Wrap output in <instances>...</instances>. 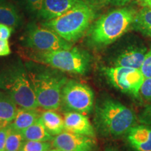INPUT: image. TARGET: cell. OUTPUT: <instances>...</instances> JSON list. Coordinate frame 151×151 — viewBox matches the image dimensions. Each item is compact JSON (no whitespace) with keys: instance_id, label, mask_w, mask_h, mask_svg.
Instances as JSON below:
<instances>
[{"instance_id":"cell-1","label":"cell","mask_w":151,"mask_h":151,"mask_svg":"<svg viewBox=\"0 0 151 151\" xmlns=\"http://www.w3.org/2000/svg\"><path fill=\"white\" fill-rule=\"evenodd\" d=\"M24 65L39 106L44 110L59 109L62 88L68 81L64 72L35 61Z\"/></svg>"},{"instance_id":"cell-2","label":"cell","mask_w":151,"mask_h":151,"mask_svg":"<svg viewBox=\"0 0 151 151\" xmlns=\"http://www.w3.org/2000/svg\"><path fill=\"white\" fill-rule=\"evenodd\" d=\"M136 9L122 7L110 11L97 18L86 32L88 46L101 49L112 44L132 29Z\"/></svg>"},{"instance_id":"cell-3","label":"cell","mask_w":151,"mask_h":151,"mask_svg":"<svg viewBox=\"0 0 151 151\" xmlns=\"http://www.w3.org/2000/svg\"><path fill=\"white\" fill-rule=\"evenodd\" d=\"M137 122L138 116L134 111L118 100L104 97L96 103L94 127L102 137H121Z\"/></svg>"},{"instance_id":"cell-4","label":"cell","mask_w":151,"mask_h":151,"mask_svg":"<svg viewBox=\"0 0 151 151\" xmlns=\"http://www.w3.org/2000/svg\"><path fill=\"white\" fill-rule=\"evenodd\" d=\"M0 89L20 108L39 107L25 65L19 58L6 65L0 71Z\"/></svg>"},{"instance_id":"cell-5","label":"cell","mask_w":151,"mask_h":151,"mask_svg":"<svg viewBox=\"0 0 151 151\" xmlns=\"http://www.w3.org/2000/svg\"><path fill=\"white\" fill-rule=\"evenodd\" d=\"M95 17V11L80 0L63 14L44 21L41 25L52 29L65 40L73 43L86 34Z\"/></svg>"},{"instance_id":"cell-6","label":"cell","mask_w":151,"mask_h":151,"mask_svg":"<svg viewBox=\"0 0 151 151\" xmlns=\"http://www.w3.org/2000/svg\"><path fill=\"white\" fill-rule=\"evenodd\" d=\"M31 58L33 61L50 66L62 72L81 76L89 72L92 64L91 54L77 47L52 52H35Z\"/></svg>"},{"instance_id":"cell-7","label":"cell","mask_w":151,"mask_h":151,"mask_svg":"<svg viewBox=\"0 0 151 151\" xmlns=\"http://www.w3.org/2000/svg\"><path fill=\"white\" fill-rule=\"evenodd\" d=\"M21 41L22 46L39 52H52L72 48V43L62 39L52 29L41 24L38 25L35 22L27 24Z\"/></svg>"},{"instance_id":"cell-8","label":"cell","mask_w":151,"mask_h":151,"mask_svg":"<svg viewBox=\"0 0 151 151\" xmlns=\"http://www.w3.org/2000/svg\"><path fill=\"white\" fill-rule=\"evenodd\" d=\"M102 71L113 88L141 101L140 90L145 77L141 69L111 66L104 67Z\"/></svg>"},{"instance_id":"cell-9","label":"cell","mask_w":151,"mask_h":151,"mask_svg":"<svg viewBox=\"0 0 151 151\" xmlns=\"http://www.w3.org/2000/svg\"><path fill=\"white\" fill-rule=\"evenodd\" d=\"M94 104V92L88 85L68 80L62 88L60 106L66 111L90 113L93 111Z\"/></svg>"},{"instance_id":"cell-10","label":"cell","mask_w":151,"mask_h":151,"mask_svg":"<svg viewBox=\"0 0 151 151\" xmlns=\"http://www.w3.org/2000/svg\"><path fill=\"white\" fill-rule=\"evenodd\" d=\"M52 146L62 151H97L98 148L94 137L66 130L53 138Z\"/></svg>"},{"instance_id":"cell-11","label":"cell","mask_w":151,"mask_h":151,"mask_svg":"<svg viewBox=\"0 0 151 151\" xmlns=\"http://www.w3.org/2000/svg\"><path fill=\"white\" fill-rule=\"evenodd\" d=\"M148 48L140 42L127 45L115 55L112 66L141 69L144 62Z\"/></svg>"},{"instance_id":"cell-12","label":"cell","mask_w":151,"mask_h":151,"mask_svg":"<svg viewBox=\"0 0 151 151\" xmlns=\"http://www.w3.org/2000/svg\"><path fill=\"white\" fill-rule=\"evenodd\" d=\"M124 136L133 151H151V125L137 124Z\"/></svg>"},{"instance_id":"cell-13","label":"cell","mask_w":151,"mask_h":151,"mask_svg":"<svg viewBox=\"0 0 151 151\" xmlns=\"http://www.w3.org/2000/svg\"><path fill=\"white\" fill-rule=\"evenodd\" d=\"M66 131L95 138L96 131L89 119L83 113L76 111H66L64 114Z\"/></svg>"},{"instance_id":"cell-14","label":"cell","mask_w":151,"mask_h":151,"mask_svg":"<svg viewBox=\"0 0 151 151\" xmlns=\"http://www.w3.org/2000/svg\"><path fill=\"white\" fill-rule=\"evenodd\" d=\"M80 0H43L39 18L44 21L55 18L72 8Z\"/></svg>"},{"instance_id":"cell-15","label":"cell","mask_w":151,"mask_h":151,"mask_svg":"<svg viewBox=\"0 0 151 151\" xmlns=\"http://www.w3.org/2000/svg\"><path fill=\"white\" fill-rule=\"evenodd\" d=\"M41 113L37 109H18L17 113L10 126L16 131L22 132L33 124L40 118Z\"/></svg>"},{"instance_id":"cell-16","label":"cell","mask_w":151,"mask_h":151,"mask_svg":"<svg viewBox=\"0 0 151 151\" xmlns=\"http://www.w3.org/2000/svg\"><path fill=\"white\" fill-rule=\"evenodd\" d=\"M23 18L16 6L6 1L0 3V23L15 29L21 26Z\"/></svg>"},{"instance_id":"cell-17","label":"cell","mask_w":151,"mask_h":151,"mask_svg":"<svg viewBox=\"0 0 151 151\" xmlns=\"http://www.w3.org/2000/svg\"><path fill=\"white\" fill-rule=\"evenodd\" d=\"M41 120L47 131L57 136L65 131L64 118L53 110H45L41 113Z\"/></svg>"},{"instance_id":"cell-18","label":"cell","mask_w":151,"mask_h":151,"mask_svg":"<svg viewBox=\"0 0 151 151\" xmlns=\"http://www.w3.org/2000/svg\"><path fill=\"white\" fill-rule=\"evenodd\" d=\"M18 108L16 104L4 92L0 91V126L4 127L14 120Z\"/></svg>"},{"instance_id":"cell-19","label":"cell","mask_w":151,"mask_h":151,"mask_svg":"<svg viewBox=\"0 0 151 151\" xmlns=\"http://www.w3.org/2000/svg\"><path fill=\"white\" fill-rule=\"evenodd\" d=\"M132 29L146 37L151 38V9L142 7L137 11Z\"/></svg>"},{"instance_id":"cell-20","label":"cell","mask_w":151,"mask_h":151,"mask_svg":"<svg viewBox=\"0 0 151 151\" xmlns=\"http://www.w3.org/2000/svg\"><path fill=\"white\" fill-rule=\"evenodd\" d=\"M24 141H52L53 136L47 131L43 125L41 118H39L33 124L22 132Z\"/></svg>"},{"instance_id":"cell-21","label":"cell","mask_w":151,"mask_h":151,"mask_svg":"<svg viewBox=\"0 0 151 151\" xmlns=\"http://www.w3.org/2000/svg\"><path fill=\"white\" fill-rule=\"evenodd\" d=\"M24 142V139L22 134V132L12 129L10 126L6 141L5 151L20 150Z\"/></svg>"},{"instance_id":"cell-22","label":"cell","mask_w":151,"mask_h":151,"mask_svg":"<svg viewBox=\"0 0 151 151\" xmlns=\"http://www.w3.org/2000/svg\"><path fill=\"white\" fill-rule=\"evenodd\" d=\"M26 13L33 18H39L42 9L43 0H19Z\"/></svg>"},{"instance_id":"cell-23","label":"cell","mask_w":151,"mask_h":151,"mask_svg":"<svg viewBox=\"0 0 151 151\" xmlns=\"http://www.w3.org/2000/svg\"><path fill=\"white\" fill-rule=\"evenodd\" d=\"M52 148L50 141H24L22 150L24 151H47Z\"/></svg>"},{"instance_id":"cell-24","label":"cell","mask_w":151,"mask_h":151,"mask_svg":"<svg viewBox=\"0 0 151 151\" xmlns=\"http://www.w3.org/2000/svg\"><path fill=\"white\" fill-rule=\"evenodd\" d=\"M141 101L151 103V76L145 78L140 90Z\"/></svg>"},{"instance_id":"cell-25","label":"cell","mask_w":151,"mask_h":151,"mask_svg":"<svg viewBox=\"0 0 151 151\" xmlns=\"http://www.w3.org/2000/svg\"><path fill=\"white\" fill-rule=\"evenodd\" d=\"M138 122L140 124L151 125V103L146 106L141 111L138 116Z\"/></svg>"},{"instance_id":"cell-26","label":"cell","mask_w":151,"mask_h":151,"mask_svg":"<svg viewBox=\"0 0 151 151\" xmlns=\"http://www.w3.org/2000/svg\"><path fill=\"white\" fill-rule=\"evenodd\" d=\"M141 70L145 78L151 76V42Z\"/></svg>"},{"instance_id":"cell-27","label":"cell","mask_w":151,"mask_h":151,"mask_svg":"<svg viewBox=\"0 0 151 151\" xmlns=\"http://www.w3.org/2000/svg\"><path fill=\"white\" fill-rule=\"evenodd\" d=\"M83 1L91 7L94 11H97L111 3L112 0H83Z\"/></svg>"},{"instance_id":"cell-28","label":"cell","mask_w":151,"mask_h":151,"mask_svg":"<svg viewBox=\"0 0 151 151\" xmlns=\"http://www.w3.org/2000/svg\"><path fill=\"white\" fill-rule=\"evenodd\" d=\"M9 128H10L9 124L0 128V151H5L6 141Z\"/></svg>"},{"instance_id":"cell-29","label":"cell","mask_w":151,"mask_h":151,"mask_svg":"<svg viewBox=\"0 0 151 151\" xmlns=\"http://www.w3.org/2000/svg\"><path fill=\"white\" fill-rule=\"evenodd\" d=\"M14 28L0 23V39L1 40H8L11 36Z\"/></svg>"},{"instance_id":"cell-30","label":"cell","mask_w":151,"mask_h":151,"mask_svg":"<svg viewBox=\"0 0 151 151\" xmlns=\"http://www.w3.org/2000/svg\"><path fill=\"white\" fill-rule=\"evenodd\" d=\"M11 48L8 40L0 39V56H6L10 55Z\"/></svg>"},{"instance_id":"cell-31","label":"cell","mask_w":151,"mask_h":151,"mask_svg":"<svg viewBox=\"0 0 151 151\" xmlns=\"http://www.w3.org/2000/svg\"><path fill=\"white\" fill-rule=\"evenodd\" d=\"M132 0H112L111 4L115 6H123L129 3Z\"/></svg>"},{"instance_id":"cell-32","label":"cell","mask_w":151,"mask_h":151,"mask_svg":"<svg viewBox=\"0 0 151 151\" xmlns=\"http://www.w3.org/2000/svg\"><path fill=\"white\" fill-rule=\"evenodd\" d=\"M142 7H148L151 9V0H138Z\"/></svg>"},{"instance_id":"cell-33","label":"cell","mask_w":151,"mask_h":151,"mask_svg":"<svg viewBox=\"0 0 151 151\" xmlns=\"http://www.w3.org/2000/svg\"><path fill=\"white\" fill-rule=\"evenodd\" d=\"M103 151H120V150H118L117 148H113V147H109V148H105Z\"/></svg>"},{"instance_id":"cell-34","label":"cell","mask_w":151,"mask_h":151,"mask_svg":"<svg viewBox=\"0 0 151 151\" xmlns=\"http://www.w3.org/2000/svg\"><path fill=\"white\" fill-rule=\"evenodd\" d=\"M47 151H62V150H59V149H58V148H53V149H50V150H47Z\"/></svg>"},{"instance_id":"cell-35","label":"cell","mask_w":151,"mask_h":151,"mask_svg":"<svg viewBox=\"0 0 151 151\" xmlns=\"http://www.w3.org/2000/svg\"><path fill=\"white\" fill-rule=\"evenodd\" d=\"M6 0H0V3H1V2H4V1H5Z\"/></svg>"},{"instance_id":"cell-36","label":"cell","mask_w":151,"mask_h":151,"mask_svg":"<svg viewBox=\"0 0 151 151\" xmlns=\"http://www.w3.org/2000/svg\"><path fill=\"white\" fill-rule=\"evenodd\" d=\"M19 151H24L23 150H22V149H21V150H19Z\"/></svg>"},{"instance_id":"cell-37","label":"cell","mask_w":151,"mask_h":151,"mask_svg":"<svg viewBox=\"0 0 151 151\" xmlns=\"http://www.w3.org/2000/svg\"><path fill=\"white\" fill-rule=\"evenodd\" d=\"M1 127H1V126H0V128H1Z\"/></svg>"}]
</instances>
